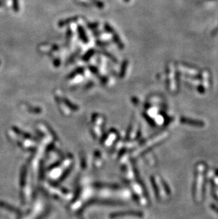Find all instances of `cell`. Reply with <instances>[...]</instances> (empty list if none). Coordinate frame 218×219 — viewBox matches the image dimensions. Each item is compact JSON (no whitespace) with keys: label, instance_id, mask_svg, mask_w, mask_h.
Segmentation results:
<instances>
[{"label":"cell","instance_id":"obj_1","mask_svg":"<svg viewBox=\"0 0 218 219\" xmlns=\"http://www.w3.org/2000/svg\"><path fill=\"white\" fill-rule=\"evenodd\" d=\"M79 35H80V36H83L82 38H81V39H82V41H83L84 42H87V41H88L87 38H86V36H85V34H84V30L80 27V28H79Z\"/></svg>","mask_w":218,"mask_h":219},{"label":"cell","instance_id":"obj_3","mask_svg":"<svg viewBox=\"0 0 218 219\" xmlns=\"http://www.w3.org/2000/svg\"><path fill=\"white\" fill-rule=\"evenodd\" d=\"M125 1H127V2H128V1H129V0H125Z\"/></svg>","mask_w":218,"mask_h":219},{"label":"cell","instance_id":"obj_2","mask_svg":"<svg viewBox=\"0 0 218 219\" xmlns=\"http://www.w3.org/2000/svg\"><path fill=\"white\" fill-rule=\"evenodd\" d=\"M126 66H127V62H124L123 67H122V70H121V73H125V70H126Z\"/></svg>","mask_w":218,"mask_h":219}]
</instances>
